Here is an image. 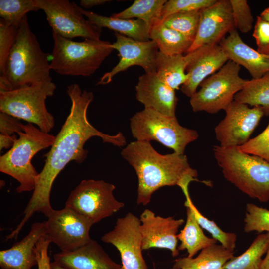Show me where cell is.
Listing matches in <instances>:
<instances>
[{
    "label": "cell",
    "mask_w": 269,
    "mask_h": 269,
    "mask_svg": "<svg viewBox=\"0 0 269 269\" xmlns=\"http://www.w3.org/2000/svg\"><path fill=\"white\" fill-rule=\"evenodd\" d=\"M52 36L50 68L62 75L90 76L114 50L108 41L86 39L76 42L54 32Z\"/></svg>",
    "instance_id": "8992f818"
},
{
    "label": "cell",
    "mask_w": 269,
    "mask_h": 269,
    "mask_svg": "<svg viewBox=\"0 0 269 269\" xmlns=\"http://www.w3.org/2000/svg\"><path fill=\"white\" fill-rule=\"evenodd\" d=\"M111 0H81L80 5L81 7L86 8H91L96 6H99Z\"/></svg>",
    "instance_id": "7bdbcfd3"
},
{
    "label": "cell",
    "mask_w": 269,
    "mask_h": 269,
    "mask_svg": "<svg viewBox=\"0 0 269 269\" xmlns=\"http://www.w3.org/2000/svg\"><path fill=\"white\" fill-rule=\"evenodd\" d=\"M18 27L0 19V73L4 72L8 58L15 42Z\"/></svg>",
    "instance_id": "e575fe53"
},
{
    "label": "cell",
    "mask_w": 269,
    "mask_h": 269,
    "mask_svg": "<svg viewBox=\"0 0 269 269\" xmlns=\"http://www.w3.org/2000/svg\"><path fill=\"white\" fill-rule=\"evenodd\" d=\"M166 0H135L127 8L111 17L130 19L134 18L144 21L151 29L161 20L162 10Z\"/></svg>",
    "instance_id": "f1b7e54d"
},
{
    "label": "cell",
    "mask_w": 269,
    "mask_h": 269,
    "mask_svg": "<svg viewBox=\"0 0 269 269\" xmlns=\"http://www.w3.org/2000/svg\"><path fill=\"white\" fill-rule=\"evenodd\" d=\"M265 54H266V55H269V49L267 50V51L266 52V53Z\"/></svg>",
    "instance_id": "7dc6e473"
},
{
    "label": "cell",
    "mask_w": 269,
    "mask_h": 269,
    "mask_svg": "<svg viewBox=\"0 0 269 269\" xmlns=\"http://www.w3.org/2000/svg\"><path fill=\"white\" fill-rule=\"evenodd\" d=\"M16 136L15 134L12 136H6L0 134V150L12 147L14 144Z\"/></svg>",
    "instance_id": "b9f144b4"
},
{
    "label": "cell",
    "mask_w": 269,
    "mask_h": 269,
    "mask_svg": "<svg viewBox=\"0 0 269 269\" xmlns=\"http://www.w3.org/2000/svg\"><path fill=\"white\" fill-rule=\"evenodd\" d=\"M140 219L131 212L119 218L101 241L114 246L120 254L123 269H148L142 255Z\"/></svg>",
    "instance_id": "4fadbf2b"
},
{
    "label": "cell",
    "mask_w": 269,
    "mask_h": 269,
    "mask_svg": "<svg viewBox=\"0 0 269 269\" xmlns=\"http://www.w3.org/2000/svg\"><path fill=\"white\" fill-rule=\"evenodd\" d=\"M139 219L143 250L152 248L167 249L173 257L179 255L177 235L179 227L184 223L183 219L156 216L148 209L143 211Z\"/></svg>",
    "instance_id": "ac0fdd59"
},
{
    "label": "cell",
    "mask_w": 269,
    "mask_h": 269,
    "mask_svg": "<svg viewBox=\"0 0 269 269\" xmlns=\"http://www.w3.org/2000/svg\"><path fill=\"white\" fill-rule=\"evenodd\" d=\"M66 91L71 101L70 112L56 136L50 150L44 156V165L37 177L32 195L23 212V217L17 226L21 230L36 212L46 217L53 209L50 204L53 184L60 172L70 161L78 164L87 158L88 151L84 148L86 141L94 136L100 137L104 143L122 147L126 139L120 132L115 135L105 134L96 129L89 122L87 112L93 100L91 91L82 90L74 83L67 86Z\"/></svg>",
    "instance_id": "6da1fadb"
},
{
    "label": "cell",
    "mask_w": 269,
    "mask_h": 269,
    "mask_svg": "<svg viewBox=\"0 0 269 269\" xmlns=\"http://www.w3.org/2000/svg\"><path fill=\"white\" fill-rule=\"evenodd\" d=\"M39 10L35 0H0V16L6 23L19 27L26 14Z\"/></svg>",
    "instance_id": "d6a6232c"
},
{
    "label": "cell",
    "mask_w": 269,
    "mask_h": 269,
    "mask_svg": "<svg viewBox=\"0 0 269 269\" xmlns=\"http://www.w3.org/2000/svg\"><path fill=\"white\" fill-rule=\"evenodd\" d=\"M171 269H173V268H172Z\"/></svg>",
    "instance_id": "c3c4849f"
},
{
    "label": "cell",
    "mask_w": 269,
    "mask_h": 269,
    "mask_svg": "<svg viewBox=\"0 0 269 269\" xmlns=\"http://www.w3.org/2000/svg\"><path fill=\"white\" fill-rule=\"evenodd\" d=\"M200 10L173 13L162 19L161 22L167 27L180 33L193 42L199 26Z\"/></svg>",
    "instance_id": "1f68e13d"
},
{
    "label": "cell",
    "mask_w": 269,
    "mask_h": 269,
    "mask_svg": "<svg viewBox=\"0 0 269 269\" xmlns=\"http://www.w3.org/2000/svg\"><path fill=\"white\" fill-rule=\"evenodd\" d=\"M226 115L215 128L217 140L222 147H238L247 142L265 115L261 106L249 105L234 100L225 111Z\"/></svg>",
    "instance_id": "7c38bea8"
},
{
    "label": "cell",
    "mask_w": 269,
    "mask_h": 269,
    "mask_svg": "<svg viewBox=\"0 0 269 269\" xmlns=\"http://www.w3.org/2000/svg\"><path fill=\"white\" fill-rule=\"evenodd\" d=\"M115 188L114 185L102 180H83L71 192L65 206L95 224L124 207V203L113 195Z\"/></svg>",
    "instance_id": "30bf717a"
},
{
    "label": "cell",
    "mask_w": 269,
    "mask_h": 269,
    "mask_svg": "<svg viewBox=\"0 0 269 269\" xmlns=\"http://www.w3.org/2000/svg\"><path fill=\"white\" fill-rule=\"evenodd\" d=\"M233 252L222 245L209 246L201 251L195 258L186 257L175 260L173 269H222L234 257Z\"/></svg>",
    "instance_id": "cb8c5ba5"
},
{
    "label": "cell",
    "mask_w": 269,
    "mask_h": 269,
    "mask_svg": "<svg viewBox=\"0 0 269 269\" xmlns=\"http://www.w3.org/2000/svg\"><path fill=\"white\" fill-rule=\"evenodd\" d=\"M56 85L52 78L18 88L0 91V111L34 124L48 133L54 127L55 120L46 106V99L53 95Z\"/></svg>",
    "instance_id": "52a82bcc"
},
{
    "label": "cell",
    "mask_w": 269,
    "mask_h": 269,
    "mask_svg": "<svg viewBox=\"0 0 269 269\" xmlns=\"http://www.w3.org/2000/svg\"><path fill=\"white\" fill-rule=\"evenodd\" d=\"M234 100L251 106H261L265 115H269V72L258 79L247 80Z\"/></svg>",
    "instance_id": "83f0119b"
},
{
    "label": "cell",
    "mask_w": 269,
    "mask_h": 269,
    "mask_svg": "<svg viewBox=\"0 0 269 269\" xmlns=\"http://www.w3.org/2000/svg\"><path fill=\"white\" fill-rule=\"evenodd\" d=\"M219 43L230 60L244 67L252 79H258L269 72V55L262 54L246 44L235 28Z\"/></svg>",
    "instance_id": "7402d4cb"
},
{
    "label": "cell",
    "mask_w": 269,
    "mask_h": 269,
    "mask_svg": "<svg viewBox=\"0 0 269 269\" xmlns=\"http://www.w3.org/2000/svg\"><path fill=\"white\" fill-rule=\"evenodd\" d=\"M234 28L230 0H217L200 10L197 32L187 53L203 45L219 44Z\"/></svg>",
    "instance_id": "e0dca14e"
},
{
    "label": "cell",
    "mask_w": 269,
    "mask_h": 269,
    "mask_svg": "<svg viewBox=\"0 0 269 269\" xmlns=\"http://www.w3.org/2000/svg\"><path fill=\"white\" fill-rule=\"evenodd\" d=\"M190 182L186 181L179 186L186 197L185 206L190 208L201 228L209 232L212 238L218 241L225 248L233 252L236 248V235L234 233L224 232L214 221L209 220L200 212L193 203L189 194L188 185Z\"/></svg>",
    "instance_id": "4dcf8cb0"
},
{
    "label": "cell",
    "mask_w": 269,
    "mask_h": 269,
    "mask_svg": "<svg viewBox=\"0 0 269 269\" xmlns=\"http://www.w3.org/2000/svg\"><path fill=\"white\" fill-rule=\"evenodd\" d=\"M186 214L185 225L177 235L178 240L181 242L178 250L179 251L186 250L188 257L192 258L199 251L216 244L217 240L213 238H209L204 234L189 207H186Z\"/></svg>",
    "instance_id": "484cf974"
},
{
    "label": "cell",
    "mask_w": 269,
    "mask_h": 269,
    "mask_svg": "<svg viewBox=\"0 0 269 269\" xmlns=\"http://www.w3.org/2000/svg\"><path fill=\"white\" fill-rule=\"evenodd\" d=\"M51 269H64L59 265H58L54 262H51L50 264Z\"/></svg>",
    "instance_id": "bcb514c9"
},
{
    "label": "cell",
    "mask_w": 269,
    "mask_h": 269,
    "mask_svg": "<svg viewBox=\"0 0 269 269\" xmlns=\"http://www.w3.org/2000/svg\"><path fill=\"white\" fill-rule=\"evenodd\" d=\"M85 17L93 24L100 28L106 27L133 39L146 41L150 40L149 26L139 19H125L107 17L92 11L86 10L79 6Z\"/></svg>",
    "instance_id": "603a6c76"
},
{
    "label": "cell",
    "mask_w": 269,
    "mask_h": 269,
    "mask_svg": "<svg viewBox=\"0 0 269 269\" xmlns=\"http://www.w3.org/2000/svg\"><path fill=\"white\" fill-rule=\"evenodd\" d=\"M47 233L46 221L32 224L30 231L21 240L11 248L0 251L1 269H31L37 265L35 246Z\"/></svg>",
    "instance_id": "44dd1931"
},
{
    "label": "cell",
    "mask_w": 269,
    "mask_h": 269,
    "mask_svg": "<svg viewBox=\"0 0 269 269\" xmlns=\"http://www.w3.org/2000/svg\"><path fill=\"white\" fill-rule=\"evenodd\" d=\"M257 45V51L265 54L269 48V23L257 16L252 34Z\"/></svg>",
    "instance_id": "f35d334b"
},
{
    "label": "cell",
    "mask_w": 269,
    "mask_h": 269,
    "mask_svg": "<svg viewBox=\"0 0 269 269\" xmlns=\"http://www.w3.org/2000/svg\"><path fill=\"white\" fill-rule=\"evenodd\" d=\"M115 36L116 40L112 47L118 52L119 61L111 71L104 74L97 85L110 83L117 74L134 66H140L146 73L156 72L159 50L155 42L136 40L117 32Z\"/></svg>",
    "instance_id": "9a60e30c"
},
{
    "label": "cell",
    "mask_w": 269,
    "mask_h": 269,
    "mask_svg": "<svg viewBox=\"0 0 269 269\" xmlns=\"http://www.w3.org/2000/svg\"><path fill=\"white\" fill-rule=\"evenodd\" d=\"M269 240V245L266 252V255L263 259L261 264V269H269V232H267Z\"/></svg>",
    "instance_id": "ee69618b"
},
{
    "label": "cell",
    "mask_w": 269,
    "mask_h": 269,
    "mask_svg": "<svg viewBox=\"0 0 269 269\" xmlns=\"http://www.w3.org/2000/svg\"><path fill=\"white\" fill-rule=\"evenodd\" d=\"M150 39L156 43L159 51L167 55L187 53L193 41L180 33L164 25L161 20L150 30Z\"/></svg>",
    "instance_id": "d4e9b609"
},
{
    "label": "cell",
    "mask_w": 269,
    "mask_h": 269,
    "mask_svg": "<svg viewBox=\"0 0 269 269\" xmlns=\"http://www.w3.org/2000/svg\"><path fill=\"white\" fill-rule=\"evenodd\" d=\"M213 154L224 178L250 197L269 201V162L238 147L215 145Z\"/></svg>",
    "instance_id": "277c9868"
},
{
    "label": "cell",
    "mask_w": 269,
    "mask_h": 269,
    "mask_svg": "<svg viewBox=\"0 0 269 269\" xmlns=\"http://www.w3.org/2000/svg\"><path fill=\"white\" fill-rule=\"evenodd\" d=\"M50 55L42 50L28 23L27 16L18 27L4 72L0 91H9L51 79Z\"/></svg>",
    "instance_id": "3957f363"
},
{
    "label": "cell",
    "mask_w": 269,
    "mask_h": 269,
    "mask_svg": "<svg viewBox=\"0 0 269 269\" xmlns=\"http://www.w3.org/2000/svg\"><path fill=\"white\" fill-rule=\"evenodd\" d=\"M35 2L45 13L52 32L69 39L77 37L100 39L102 28L85 19L75 2L68 0H35Z\"/></svg>",
    "instance_id": "8fae6325"
},
{
    "label": "cell",
    "mask_w": 269,
    "mask_h": 269,
    "mask_svg": "<svg viewBox=\"0 0 269 269\" xmlns=\"http://www.w3.org/2000/svg\"><path fill=\"white\" fill-rule=\"evenodd\" d=\"M23 131L24 124L21 123L19 119L7 114L0 112V134L6 136H12L15 133H18Z\"/></svg>",
    "instance_id": "ab89813d"
},
{
    "label": "cell",
    "mask_w": 269,
    "mask_h": 269,
    "mask_svg": "<svg viewBox=\"0 0 269 269\" xmlns=\"http://www.w3.org/2000/svg\"><path fill=\"white\" fill-rule=\"evenodd\" d=\"M238 147L244 153L260 157L269 162V123L262 133Z\"/></svg>",
    "instance_id": "74e56055"
},
{
    "label": "cell",
    "mask_w": 269,
    "mask_h": 269,
    "mask_svg": "<svg viewBox=\"0 0 269 269\" xmlns=\"http://www.w3.org/2000/svg\"><path fill=\"white\" fill-rule=\"evenodd\" d=\"M240 65L229 60L218 71L205 79L199 85V90L190 98L193 111L209 114L225 111L247 80L240 76Z\"/></svg>",
    "instance_id": "9c48e42d"
},
{
    "label": "cell",
    "mask_w": 269,
    "mask_h": 269,
    "mask_svg": "<svg viewBox=\"0 0 269 269\" xmlns=\"http://www.w3.org/2000/svg\"><path fill=\"white\" fill-rule=\"evenodd\" d=\"M54 262L64 269H123L95 240L70 251L53 255Z\"/></svg>",
    "instance_id": "ffe728a7"
},
{
    "label": "cell",
    "mask_w": 269,
    "mask_h": 269,
    "mask_svg": "<svg viewBox=\"0 0 269 269\" xmlns=\"http://www.w3.org/2000/svg\"><path fill=\"white\" fill-rule=\"evenodd\" d=\"M244 230L247 233L256 231L269 232V210L252 203L246 207Z\"/></svg>",
    "instance_id": "836d02e7"
},
{
    "label": "cell",
    "mask_w": 269,
    "mask_h": 269,
    "mask_svg": "<svg viewBox=\"0 0 269 269\" xmlns=\"http://www.w3.org/2000/svg\"><path fill=\"white\" fill-rule=\"evenodd\" d=\"M47 236L61 251H70L88 243L93 224L86 218L65 206L53 210L47 216Z\"/></svg>",
    "instance_id": "5bb4252c"
},
{
    "label": "cell",
    "mask_w": 269,
    "mask_h": 269,
    "mask_svg": "<svg viewBox=\"0 0 269 269\" xmlns=\"http://www.w3.org/2000/svg\"><path fill=\"white\" fill-rule=\"evenodd\" d=\"M260 16L269 23V6L261 13Z\"/></svg>",
    "instance_id": "f6af8a7d"
},
{
    "label": "cell",
    "mask_w": 269,
    "mask_h": 269,
    "mask_svg": "<svg viewBox=\"0 0 269 269\" xmlns=\"http://www.w3.org/2000/svg\"><path fill=\"white\" fill-rule=\"evenodd\" d=\"M17 134L19 137L12 147L0 157V171L19 183L18 193L33 191L39 173L32 164V159L40 151L51 147L55 136L31 123L24 125V131Z\"/></svg>",
    "instance_id": "5b68a950"
},
{
    "label": "cell",
    "mask_w": 269,
    "mask_h": 269,
    "mask_svg": "<svg viewBox=\"0 0 269 269\" xmlns=\"http://www.w3.org/2000/svg\"><path fill=\"white\" fill-rule=\"evenodd\" d=\"M186 61L183 54L167 55L159 51L156 74L166 84L178 90L187 80Z\"/></svg>",
    "instance_id": "4316f807"
},
{
    "label": "cell",
    "mask_w": 269,
    "mask_h": 269,
    "mask_svg": "<svg viewBox=\"0 0 269 269\" xmlns=\"http://www.w3.org/2000/svg\"><path fill=\"white\" fill-rule=\"evenodd\" d=\"M268 245L267 233L258 235L243 254L229 260L222 269H261L262 257Z\"/></svg>",
    "instance_id": "f546056e"
},
{
    "label": "cell",
    "mask_w": 269,
    "mask_h": 269,
    "mask_svg": "<svg viewBox=\"0 0 269 269\" xmlns=\"http://www.w3.org/2000/svg\"><path fill=\"white\" fill-rule=\"evenodd\" d=\"M51 241L47 235L42 237L37 243L35 252L37 261L38 269H51L48 248Z\"/></svg>",
    "instance_id": "60d3db41"
},
{
    "label": "cell",
    "mask_w": 269,
    "mask_h": 269,
    "mask_svg": "<svg viewBox=\"0 0 269 269\" xmlns=\"http://www.w3.org/2000/svg\"><path fill=\"white\" fill-rule=\"evenodd\" d=\"M130 128L136 140H155L180 154H184L187 145L199 137L196 130L181 126L176 116L149 108H144L131 117Z\"/></svg>",
    "instance_id": "ba28073f"
},
{
    "label": "cell",
    "mask_w": 269,
    "mask_h": 269,
    "mask_svg": "<svg viewBox=\"0 0 269 269\" xmlns=\"http://www.w3.org/2000/svg\"><path fill=\"white\" fill-rule=\"evenodd\" d=\"M234 26L242 33H246L251 30L253 17L251 10L246 0H230Z\"/></svg>",
    "instance_id": "8d00e7d4"
},
{
    "label": "cell",
    "mask_w": 269,
    "mask_h": 269,
    "mask_svg": "<svg viewBox=\"0 0 269 269\" xmlns=\"http://www.w3.org/2000/svg\"><path fill=\"white\" fill-rule=\"evenodd\" d=\"M136 98L144 108L175 117L178 101L175 90L163 82L156 72L140 75L135 86Z\"/></svg>",
    "instance_id": "d6986e66"
},
{
    "label": "cell",
    "mask_w": 269,
    "mask_h": 269,
    "mask_svg": "<svg viewBox=\"0 0 269 269\" xmlns=\"http://www.w3.org/2000/svg\"><path fill=\"white\" fill-rule=\"evenodd\" d=\"M121 154L137 176L138 205H147L153 193L161 187L179 186L188 178L197 179V171L190 167L185 155L174 152L162 155L148 141L131 142Z\"/></svg>",
    "instance_id": "7a4b0ae2"
},
{
    "label": "cell",
    "mask_w": 269,
    "mask_h": 269,
    "mask_svg": "<svg viewBox=\"0 0 269 269\" xmlns=\"http://www.w3.org/2000/svg\"><path fill=\"white\" fill-rule=\"evenodd\" d=\"M186 73L188 78L181 86V92L191 98L198 87L207 78L218 71L227 62L229 57L219 44L205 45L185 55Z\"/></svg>",
    "instance_id": "2e32d148"
},
{
    "label": "cell",
    "mask_w": 269,
    "mask_h": 269,
    "mask_svg": "<svg viewBox=\"0 0 269 269\" xmlns=\"http://www.w3.org/2000/svg\"><path fill=\"white\" fill-rule=\"evenodd\" d=\"M217 0H169L164 4L161 13V20L167 16L180 12L200 10L208 7Z\"/></svg>",
    "instance_id": "d590c367"
}]
</instances>
